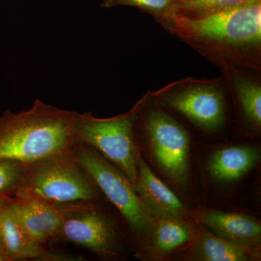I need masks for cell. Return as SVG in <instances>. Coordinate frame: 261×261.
Segmentation results:
<instances>
[{
	"instance_id": "obj_13",
	"label": "cell",
	"mask_w": 261,
	"mask_h": 261,
	"mask_svg": "<svg viewBox=\"0 0 261 261\" xmlns=\"http://www.w3.org/2000/svg\"><path fill=\"white\" fill-rule=\"evenodd\" d=\"M197 233L189 219H157L147 238L146 250L151 258L162 260L171 252L193 242Z\"/></svg>"
},
{
	"instance_id": "obj_18",
	"label": "cell",
	"mask_w": 261,
	"mask_h": 261,
	"mask_svg": "<svg viewBox=\"0 0 261 261\" xmlns=\"http://www.w3.org/2000/svg\"><path fill=\"white\" fill-rule=\"evenodd\" d=\"M176 3L173 0H102L101 8L130 6L148 13L165 29L176 18Z\"/></svg>"
},
{
	"instance_id": "obj_9",
	"label": "cell",
	"mask_w": 261,
	"mask_h": 261,
	"mask_svg": "<svg viewBox=\"0 0 261 261\" xmlns=\"http://www.w3.org/2000/svg\"><path fill=\"white\" fill-rule=\"evenodd\" d=\"M7 202L19 222L38 243L47 247L49 240L58 238L63 221L59 205L22 189L7 197Z\"/></svg>"
},
{
	"instance_id": "obj_4",
	"label": "cell",
	"mask_w": 261,
	"mask_h": 261,
	"mask_svg": "<svg viewBox=\"0 0 261 261\" xmlns=\"http://www.w3.org/2000/svg\"><path fill=\"white\" fill-rule=\"evenodd\" d=\"M20 189L58 205L97 202L102 194L72 148L25 165Z\"/></svg>"
},
{
	"instance_id": "obj_10",
	"label": "cell",
	"mask_w": 261,
	"mask_h": 261,
	"mask_svg": "<svg viewBox=\"0 0 261 261\" xmlns=\"http://www.w3.org/2000/svg\"><path fill=\"white\" fill-rule=\"evenodd\" d=\"M0 251L5 261L75 260L50 251L34 240L10 208L7 197L0 199Z\"/></svg>"
},
{
	"instance_id": "obj_1",
	"label": "cell",
	"mask_w": 261,
	"mask_h": 261,
	"mask_svg": "<svg viewBox=\"0 0 261 261\" xmlns=\"http://www.w3.org/2000/svg\"><path fill=\"white\" fill-rule=\"evenodd\" d=\"M166 31L220 68H260L261 3L206 16H177Z\"/></svg>"
},
{
	"instance_id": "obj_7",
	"label": "cell",
	"mask_w": 261,
	"mask_h": 261,
	"mask_svg": "<svg viewBox=\"0 0 261 261\" xmlns=\"http://www.w3.org/2000/svg\"><path fill=\"white\" fill-rule=\"evenodd\" d=\"M96 203L59 205L63 221L58 238L103 258H121L124 249L119 231L113 220L98 208Z\"/></svg>"
},
{
	"instance_id": "obj_19",
	"label": "cell",
	"mask_w": 261,
	"mask_h": 261,
	"mask_svg": "<svg viewBox=\"0 0 261 261\" xmlns=\"http://www.w3.org/2000/svg\"><path fill=\"white\" fill-rule=\"evenodd\" d=\"M25 165L13 160H0V199L11 197L20 188Z\"/></svg>"
},
{
	"instance_id": "obj_21",
	"label": "cell",
	"mask_w": 261,
	"mask_h": 261,
	"mask_svg": "<svg viewBox=\"0 0 261 261\" xmlns=\"http://www.w3.org/2000/svg\"><path fill=\"white\" fill-rule=\"evenodd\" d=\"M175 3H181V2L190 1V0H173Z\"/></svg>"
},
{
	"instance_id": "obj_2",
	"label": "cell",
	"mask_w": 261,
	"mask_h": 261,
	"mask_svg": "<svg viewBox=\"0 0 261 261\" xmlns=\"http://www.w3.org/2000/svg\"><path fill=\"white\" fill-rule=\"evenodd\" d=\"M77 115L38 99L28 111L7 110L0 116V160L27 165L70 150Z\"/></svg>"
},
{
	"instance_id": "obj_12",
	"label": "cell",
	"mask_w": 261,
	"mask_h": 261,
	"mask_svg": "<svg viewBox=\"0 0 261 261\" xmlns=\"http://www.w3.org/2000/svg\"><path fill=\"white\" fill-rule=\"evenodd\" d=\"M197 219L219 238L243 246L260 248V224L253 218L236 213L204 209L197 212Z\"/></svg>"
},
{
	"instance_id": "obj_15",
	"label": "cell",
	"mask_w": 261,
	"mask_h": 261,
	"mask_svg": "<svg viewBox=\"0 0 261 261\" xmlns=\"http://www.w3.org/2000/svg\"><path fill=\"white\" fill-rule=\"evenodd\" d=\"M258 149L248 146H233L218 149L209 159L211 176L221 181H236L248 173L260 160Z\"/></svg>"
},
{
	"instance_id": "obj_6",
	"label": "cell",
	"mask_w": 261,
	"mask_h": 261,
	"mask_svg": "<svg viewBox=\"0 0 261 261\" xmlns=\"http://www.w3.org/2000/svg\"><path fill=\"white\" fill-rule=\"evenodd\" d=\"M150 96L206 132H217L224 126L226 104L221 79L189 77L172 82Z\"/></svg>"
},
{
	"instance_id": "obj_16",
	"label": "cell",
	"mask_w": 261,
	"mask_h": 261,
	"mask_svg": "<svg viewBox=\"0 0 261 261\" xmlns=\"http://www.w3.org/2000/svg\"><path fill=\"white\" fill-rule=\"evenodd\" d=\"M228 84L231 85L245 119L254 128L261 126V86L256 80L249 76L243 69L233 67L221 68Z\"/></svg>"
},
{
	"instance_id": "obj_20",
	"label": "cell",
	"mask_w": 261,
	"mask_h": 261,
	"mask_svg": "<svg viewBox=\"0 0 261 261\" xmlns=\"http://www.w3.org/2000/svg\"><path fill=\"white\" fill-rule=\"evenodd\" d=\"M0 261H5L4 257H3V254H2L1 251H0Z\"/></svg>"
},
{
	"instance_id": "obj_5",
	"label": "cell",
	"mask_w": 261,
	"mask_h": 261,
	"mask_svg": "<svg viewBox=\"0 0 261 261\" xmlns=\"http://www.w3.org/2000/svg\"><path fill=\"white\" fill-rule=\"evenodd\" d=\"M72 151L101 193L119 211L132 231L147 240L155 220L145 210L134 184L119 168L92 147L75 142Z\"/></svg>"
},
{
	"instance_id": "obj_17",
	"label": "cell",
	"mask_w": 261,
	"mask_h": 261,
	"mask_svg": "<svg viewBox=\"0 0 261 261\" xmlns=\"http://www.w3.org/2000/svg\"><path fill=\"white\" fill-rule=\"evenodd\" d=\"M261 3V0H190L176 3L177 16L202 17Z\"/></svg>"
},
{
	"instance_id": "obj_14",
	"label": "cell",
	"mask_w": 261,
	"mask_h": 261,
	"mask_svg": "<svg viewBox=\"0 0 261 261\" xmlns=\"http://www.w3.org/2000/svg\"><path fill=\"white\" fill-rule=\"evenodd\" d=\"M187 258L197 261H254L260 258L259 247L231 243L214 233L197 232Z\"/></svg>"
},
{
	"instance_id": "obj_3",
	"label": "cell",
	"mask_w": 261,
	"mask_h": 261,
	"mask_svg": "<svg viewBox=\"0 0 261 261\" xmlns=\"http://www.w3.org/2000/svg\"><path fill=\"white\" fill-rule=\"evenodd\" d=\"M148 92L126 113L99 118L90 112L77 115L75 142L92 147L119 168L135 185L140 155L136 142L135 125L149 98Z\"/></svg>"
},
{
	"instance_id": "obj_8",
	"label": "cell",
	"mask_w": 261,
	"mask_h": 261,
	"mask_svg": "<svg viewBox=\"0 0 261 261\" xmlns=\"http://www.w3.org/2000/svg\"><path fill=\"white\" fill-rule=\"evenodd\" d=\"M151 154L159 171L168 179L185 185L190 173V135L172 117L151 111L145 121Z\"/></svg>"
},
{
	"instance_id": "obj_11",
	"label": "cell",
	"mask_w": 261,
	"mask_h": 261,
	"mask_svg": "<svg viewBox=\"0 0 261 261\" xmlns=\"http://www.w3.org/2000/svg\"><path fill=\"white\" fill-rule=\"evenodd\" d=\"M134 187L145 210L154 220L189 219V211L181 201L154 174L141 156Z\"/></svg>"
}]
</instances>
